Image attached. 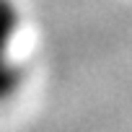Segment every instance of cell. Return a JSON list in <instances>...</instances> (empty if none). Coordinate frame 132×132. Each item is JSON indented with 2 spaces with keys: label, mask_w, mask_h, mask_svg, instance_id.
Returning <instances> with one entry per match:
<instances>
[{
  "label": "cell",
  "mask_w": 132,
  "mask_h": 132,
  "mask_svg": "<svg viewBox=\"0 0 132 132\" xmlns=\"http://www.w3.org/2000/svg\"><path fill=\"white\" fill-rule=\"evenodd\" d=\"M23 34V8L18 0H0V106L16 101L29 78V68L18 54Z\"/></svg>",
  "instance_id": "cell-1"
}]
</instances>
